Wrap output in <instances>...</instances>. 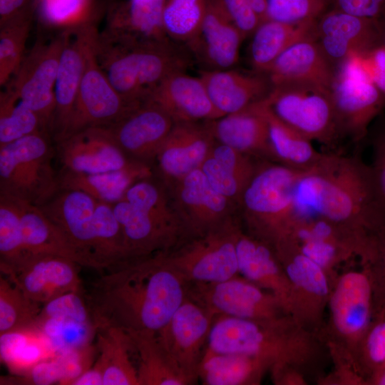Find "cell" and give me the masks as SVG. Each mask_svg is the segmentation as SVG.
Returning <instances> with one entry per match:
<instances>
[{"instance_id": "cell-60", "label": "cell", "mask_w": 385, "mask_h": 385, "mask_svg": "<svg viewBox=\"0 0 385 385\" xmlns=\"http://www.w3.org/2000/svg\"><path fill=\"white\" fill-rule=\"evenodd\" d=\"M250 6L257 14L261 21L267 20V0H248Z\"/></svg>"}, {"instance_id": "cell-33", "label": "cell", "mask_w": 385, "mask_h": 385, "mask_svg": "<svg viewBox=\"0 0 385 385\" xmlns=\"http://www.w3.org/2000/svg\"><path fill=\"white\" fill-rule=\"evenodd\" d=\"M98 357L96 362L103 376V385H138L137 366L131 354L135 351L130 335L114 327L96 329Z\"/></svg>"}, {"instance_id": "cell-5", "label": "cell", "mask_w": 385, "mask_h": 385, "mask_svg": "<svg viewBox=\"0 0 385 385\" xmlns=\"http://www.w3.org/2000/svg\"><path fill=\"white\" fill-rule=\"evenodd\" d=\"M51 136L38 132L0 147V193L41 206L59 190Z\"/></svg>"}, {"instance_id": "cell-61", "label": "cell", "mask_w": 385, "mask_h": 385, "mask_svg": "<svg viewBox=\"0 0 385 385\" xmlns=\"http://www.w3.org/2000/svg\"><path fill=\"white\" fill-rule=\"evenodd\" d=\"M376 19L379 34V45L385 48V9Z\"/></svg>"}, {"instance_id": "cell-21", "label": "cell", "mask_w": 385, "mask_h": 385, "mask_svg": "<svg viewBox=\"0 0 385 385\" xmlns=\"http://www.w3.org/2000/svg\"><path fill=\"white\" fill-rule=\"evenodd\" d=\"M314 36L336 67L351 53L367 51L379 45L376 19L355 16L332 7L316 21Z\"/></svg>"}, {"instance_id": "cell-14", "label": "cell", "mask_w": 385, "mask_h": 385, "mask_svg": "<svg viewBox=\"0 0 385 385\" xmlns=\"http://www.w3.org/2000/svg\"><path fill=\"white\" fill-rule=\"evenodd\" d=\"M168 184L185 232L193 237L232 220L234 203L211 186L200 168Z\"/></svg>"}, {"instance_id": "cell-40", "label": "cell", "mask_w": 385, "mask_h": 385, "mask_svg": "<svg viewBox=\"0 0 385 385\" xmlns=\"http://www.w3.org/2000/svg\"><path fill=\"white\" fill-rule=\"evenodd\" d=\"M123 199L146 214L175 242L185 232L168 192L151 177L134 183Z\"/></svg>"}, {"instance_id": "cell-4", "label": "cell", "mask_w": 385, "mask_h": 385, "mask_svg": "<svg viewBox=\"0 0 385 385\" xmlns=\"http://www.w3.org/2000/svg\"><path fill=\"white\" fill-rule=\"evenodd\" d=\"M301 173L275 162L257 165L239 202L251 235L272 246L287 235Z\"/></svg>"}, {"instance_id": "cell-9", "label": "cell", "mask_w": 385, "mask_h": 385, "mask_svg": "<svg viewBox=\"0 0 385 385\" xmlns=\"http://www.w3.org/2000/svg\"><path fill=\"white\" fill-rule=\"evenodd\" d=\"M96 42L88 52L73 110L54 142L86 128L108 126L139 104L127 102L111 85L98 61Z\"/></svg>"}, {"instance_id": "cell-62", "label": "cell", "mask_w": 385, "mask_h": 385, "mask_svg": "<svg viewBox=\"0 0 385 385\" xmlns=\"http://www.w3.org/2000/svg\"><path fill=\"white\" fill-rule=\"evenodd\" d=\"M366 382L369 384L385 385V366L368 378Z\"/></svg>"}, {"instance_id": "cell-50", "label": "cell", "mask_w": 385, "mask_h": 385, "mask_svg": "<svg viewBox=\"0 0 385 385\" xmlns=\"http://www.w3.org/2000/svg\"><path fill=\"white\" fill-rule=\"evenodd\" d=\"M49 319H66L93 324L86 299L81 291L63 294L43 304L36 322Z\"/></svg>"}, {"instance_id": "cell-16", "label": "cell", "mask_w": 385, "mask_h": 385, "mask_svg": "<svg viewBox=\"0 0 385 385\" xmlns=\"http://www.w3.org/2000/svg\"><path fill=\"white\" fill-rule=\"evenodd\" d=\"M79 266L63 257L29 253L16 265L0 270L29 298L43 305L63 294L81 291Z\"/></svg>"}, {"instance_id": "cell-52", "label": "cell", "mask_w": 385, "mask_h": 385, "mask_svg": "<svg viewBox=\"0 0 385 385\" xmlns=\"http://www.w3.org/2000/svg\"><path fill=\"white\" fill-rule=\"evenodd\" d=\"M89 0H41L43 20L53 26L66 28L83 22L82 21Z\"/></svg>"}, {"instance_id": "cell-58", "label": "cell", "mask_w": 385, "mask_h": 385, "mask_svg": "<svg viewBox=\"0 0 385 385\" xmlns=\"http://www.w3.org/2000/svg\"><path fill=\"white\" fill-rule=\"evenodd\" d=\"M27 0H0V25L24 13Z\"/></svg>"}, {"instance_id": "cell-47", "label": "cell", "mask_w": 385, "mask_h": 385, "mask_svg": "<svg viewBox=\"0 0 385 385\" xmlns=\"http://www.w3.org/2000/svg\"><path fill=\"white\" fill-rule=\"evenodd\" d=\"M356 356L366 377L365 382L385 366V311L374 314Z\"/></svg>"}, {"instance_id": "cell-29", "label": "cell", "mask_w": 385, "mask_h": 385, "mask_svg": "<svg viewBox=\"0 0 385 385\" xmlns=\"http://www.w3.org/2000/svg\"><path fill=\"white\" fill-rule=\"evenodd\" d=\"M274 248L292 287L290 314H294L301 301L328 300L332 287L325 270L305 256L289 238L279 240Z\"/></svg>"}, {"instance_id": "cell-28", "label": "cell", "mask_w": 385, "mask_h": 385, "mask_svg": "<svg viewBox=\"0 0 385 385\" xmlns=\"http://www.w3.org/2000/svg\"><path fill=\"white\" fill-rule=\"evenodd\" d=\"M207 123L218 143L250 156L272 160L268 125L261 101Z\"/></svg>"}, {"instance_id": "cell-34", "label": "cell", "mask_w": 385, "mask_h": 385, "mask_svg": "<svg viewBox=\"0 0 385 385\" xmlns=\"http://www.w3.org/2000/svg\"><path fill=\"white\" fill-rule=\"evenodd\" d=\"M316 21L291 24L272 19L260 23L252 35L250 61L255 72L265 73L290 46L314 36Z\"/></svg>"}, {"instance_id": "cell-37", "label": "cell", "mask_w": 385, "mask_h": 385, "mask_svg": "<svg viewBox=\"0 0 385 385\" xmlns=\"http://www.w3.org/2000/svg\"><path fill=\"white\" fill-rule=\"evenodd\" d=\"M264 99L261 105L268 125L272 160L302 172L318 165L326 153L318 151L312 141L277 118Z\"/></svg>"}, {"instance_id": "cell-41", "label": "cell", "mask_w": 385, "mask_h": 385, "mask_svg": "<svg viewBox=\"0 0 385 385\" xmlns=\"http://www.w3.org/2000/svg\"><path fill=\"white\" fill-rule=\"evenodd\" d=\"M38 132L49 133L38 115L9 86L1 92L0 147Z\"/></svg>"}, {"instance_id": "cell-2", "label": "cell", "mask_w": 385, "mask_h": 385, "mask_svg": "<svg viewBox=\"0 0 385 385\" xmlns=\"http://www.w3.org/2000/svg\"><path fill=\"white\" fill-rule=\"evenodd\" d=\"M320 217L345 227L372 244L384 230L378 216L369 165L356 156L326 153L302 172L294 191V218Z\"/></svg>"}, {"instance_id": "cell-43", "label": "cell", "mask_w": 385, "mask_h": 385, "mask_svg": "<svg viewBox=\"0 0 385 385\" xmlns=\"http://www.w3.org/2000/svg\"><path fill=\"white\" fill-rule=\"evenodd\" d=\"M207 0H164L163 25L169 38L188 45L197 36Z\"/></svg>"}, {"instance_id": "cell-15", "label": "cell", "mask_w": 385, "mask_h": 385, "mask_svg": "<svg viewBox=\"0 0 385 385\" xmlns=\"http://www.w3.org/2000/svg\"><path fill=\"white\" fill-rule=\"evenodd\" d=\"M215 317L188 295L157 334L178 368L197 381V369Z\"/></svg>"}, {"instance_id": "cell-53", "label": "cell", "mask_w": 385, "mask_h": 385, "mask_svg": "<svg viewBox=\"0 0 385 385\" xmlns=\"http://www.w3.org/2000/svg\"><path fill=\"white\" fill-rule=\"evenodd\" d=\"M97 354L96 346L92 344L60 352L57 355L61 373L60 384L71 385L76 378L93 366Z\"/></svg>"}, {"instance_id": "cell-49", "label": "cell", "mask_w": 385, "mask_h": 385, "mask_svg": "<svg viewBox=\"0 0 385 385\" xmlns=\"http://www.w3.org/2000/svg\"><path fill=\"white\" fill-rule=\"evenodd\" d=\"M294 242L305 256L322 267L327 272L339 261L354 254L351 249L337 238L309 237Z\"/></svg>"}, {"instance_id": "cell-32", "label": "cell", "mask_w": 385, "mask_h": 385, "mask_svg": "<svg viewBox=\"0 0 385 385\" xmlns=\"http://www.w3.org/2000/svg\"><path fill=\"white\" fill-rule=\"evenodd\" d=\"M16 200L20 211L24 243L29 253L57 255L88 268L85 258L38 206Z\"/></svg>"}, {"instance_id": "cell-48", "label": "cell", "mask_w": 385, "mask_h": 385, "mask_svg": "<svg viewBox=\"0 0 385 385\" xmlns=\"http://www.w3.org/2000/svg\"><path fill=\"white\" fill-rule=\"evenodd\" d=\"M332 0H267V19L297 24L316 21Z\"/></svg>"}, {"instance_id": "cell-26", "label": "cell", "mask_w": 385, "mask_h": 385, "mask_svg": "<svg viewBox=\"0 0 385 385\" xmlns=\"http://www.w3.org/2000/svg\"><path fill=\"white\" fill-rule=\"evenodd\" d=\"M212 103L223 116L244 110L265 98L272 83L265 73L232 68L203 70L200 76Z\"/></svg>"}, {"instance_id": "cell-59", "label": "cell", "mask_w": 385, "mask_h": 385, "mask_svg": "<svg viewBox=\"0 0 385 385\" xmlns=\"http://www.w3.org/2000/svg\"><path fill=\"white\" fill-rule=\"evenodd\" d=\"M71 385H103V373L96 361L92 366L76 378Z\"/></svg>"}, {"instance_id": "cell-31", "label": "cell", "mask_w": 385, "mask_h": 385, "mask_svg": "<svg viewBox=\"0 0 385 385\" xmlns=\"http://www.w3.org/2000/svg\"><path fill=\"white\" fill-rule=\"evenodd\" d=\"M275 363L267 358L218 353L206 347L197 377L205 385L258 384L264 373Z\"/></svg>"}, {"instance_id": "cell-24", "label": "cell", "mask_w": 385, "mask_h": 385, "mask_svg": "<svg viewBox=\"0 0 385 385\" xmlns=\"http://www.w3.org/2000/svg\"><path fill=\"white\" fill-rule=\"evenodd\" d=\"M236 252L239 274L273 294L290 314L292 287L274 247L238 227Z\"/></svg>"}, {"instance_id": "cell-44", "label": "cell", "mask_w": 385, "mask_h": 385, "mask_svg": "<svg viewBox=\"0 0 385 385\" xmlns=\"http://www.w3.org/2000/svg\"><path fill=\"white\" fill-rule=\"evenodd\" d=\"M29 254L24 243L18 201L0 193V268L13 267Z\"/></svg>"}, {"instance_id": "cell-22", "label": "cell", "mask_w": 385, "mask_h": 385, "mask_svg": "<svg viewBox=\"0 0 385 385\" xmlns=\"http://www.w3.org/2000/svg\"><path fill=\"white\" fill-rule=\"evenodd\" d=\"M244 39L223 0H207L200 30L187 46L204 70H225L232 68L238 61Z\"/></svg>"}, {"instance_id": "cell-38", "label": "cell", "mask_w": 385, "mask_h": 385, "mask_svg": "<svg viewBox=\"0 0 385 385\" xmlns=\"http://www.w3.org/2000/svg\"><path fill=\"white\" fill-rule=\"evenodd\" d=\"M138 355V385H189L195 384L175 364L157 334L128 333Z\"/></svg>"}, {"instance_id": "cell-56", "label": "cell", "mask_w": 385, "mask_h": 385, "mask_svg": "<svg viewBox=\"0 0 385 385\" xmlns=\"http://www.w3.org/2000/svg\"><path fill=\"white\" fill-rule=\"evenodd\" d=\"M223 2L244 38L252 36L262 21L248 0H223Z\"/></svg>"}, {"instance_id": "cell-19", "label": "cell", "mask_w": 385, "mask_h": 385, "mask_svg": "<svg viewBox=\"0 0 385 385\" xmlns=\"http://www.w3.org/2000/svg\"><path fill=\"white\" fill-rule=\"evenodd\" d=\"M97 202L83 191L61 189L38 207L85 258L88 268L99 272L95 220Z\"/></svg>"}, {"instance_id": "cell-13", "label": "cell", "mask_w": 385, "mask_h": 385, "mask_svg": "<svg viewBox=\"0 0 385 385\" xmlns=\"http://www.w3.org/2000/svg\"><path fill=\"white\" fill-rule=\"evenodd\" d=\"M330 322L343 342L354 345L355 354L374 314V289L368 266L341 275L328 299Z\"/></svg>"}, {"instance_id": "cell-20", "label": "cell", "mask_w": 385, "mask_h": 385, "mask_svg": "<svg viewBox=\"0 0 385 385\" xmlns=\"http://www.w3.org/2000/svg\"><path fill=\"white\" fill-rule=\"evenodd\" d=\"M56 143L61 170L78 173H98L120 170L130 160L104 127L81 130Z\"/></svg>"}, {"instance_id": "cell-35", "label": "cell", "mask_w": 385, "mask_h": 385, "mask_svg": "<svg viewBox=\"0 0 385 385\" xmlns=\"http://www.w3.org/2000/svg\"><path fill=\"white\" fill-rule=\"evenodd\" d=\"M125 237L128 260L168 252L176 242L146 214L123 199L111 204Z\"/></svg>"}, {"instance_id": "cell-25", "label": "cell", "mask_w": 385, "mask_h": 385, "mask_svg": "<svg viewBox=\"0 0 385 385\" xmlns=\"http://www.w3.org/2000/svg\"><path fill=\"white\" fill-rule=\"evenodd\" d=\"M150 100L175 123L215 120L222 115L211 102L200 77L178 71L164 78L150 93Z\"/></svg>"}, {"instance_id": "cell-11", "label": "cell", "mask_w": 385, "mask_h": 385, "mask_svg": "<svg viewBox=\"0 0 385 385\" xmlns=\"http://www.w3.org/2000/svg\"><path fill=\"white\" fill-rule=\"evenodd\" d=\"M339 130L354 142L366 137L385 106V96L359 70L342 62L331 88Z\"/></svg>"}, {"instance_id": "cell-51", "label": "cell", "mask_w": 385, "mask_h": 385, "mask_svg": "<svg viewBox=\"0 0 385 385\" xmlns=\"http://www.w3.org/2000/svg\"><path fill=\"white\" fill-rule=\"evenodd\" d=\"M373 159L370 166L376 212L385 228V120L375 127L371 138Z\"/></svg>"}, {"instance_id": "cell-54", "label": "cell", "mask_w": 385, "mask_h": 385, "mask_svg": "<svg viewBox=\"0 0 385 385\" xmlns=\"http://www.w3.org/2000/svg\"><path fill=\"white\" fill-rule=\"evenodd\" d=\"M344 61L363 73L385 96V48L381 45L364 52L352 53Z\"/></svg>"}, {"instance_id": "cell-7", "label": "cell", "mask_w": 385, "mask_h": 385, "mask_svg": "<svg viewBox=\"0 0 385 385\" xmlns=\"http://www.w3.org/2000/svg\"><path fill=\"white\" fill-rule=\"evenodd\" d=\"M289 325L287 317L256 320L217 316L206 347L218 353L243 354L270 359L276 363H289L293 348Z\"/></svg>"}, {"instance_id": "cell-23", "label": "cell", "mask_w": 385, "mask_h": 385, "mask_svg": "<svg viewBox=\"0 0 385 385\" xmlns=\"http://www.w3.org/2000/svg\"><path fill=\"white\" fill-rule=\"evenodd\" d=\"M215 142L207 121L175 123L155 158L167 183L200 168Z\"/></svg>"}, {"instance_id": "cell-3", "label": "cell", "mask_w": 385, "mask_h": 385, "mask_svg": "<svg viewBox=\"0 0 385 385\" xmlns=\"http://www.w3.org/2000/svg\"><path fill=\"white\" fill-rule=\"evenodd\" d=\"M96 56L116 91L128 103H140L167 76L185 71L186 53L170 38L130 41L98 33Z\"/></svg>"}, {"instance_id": "cell-12", "label": "cell", "mask_w": 385, "mask_h": 385, "mask_svg": "<svg viewBox=\"0 0 385 385\" xmlns=\"http://www.w3.org/2000/svg\"><path fill=\"white\" fill-rule=\"evenodd\" d=\"M63 44V31L49 41L36 42L24 56L9 84L38 115L50 134L55 111L54 87Z\"/></svg>"}, {"instance_id": "cell-46", "label": "cell", "mask_w": 385, "mask_h": 385, "mask_svg": "<svg viewBox=\"0 0 385 385\" xmlns=\"http://www.w3.org/2000/svg\"><path fill=\"white\" fill-rule=\"evenodd\" d=\"M60 353L92 344L96 337L93 324H83L71 319H49L36 322Z\"/></svg>"}, {"instance_id": "cell-6", "label": "cell", "mask_w": 385, "mask_h": 385, "mask_svg": "<svg viewBox=\"0 0 385 385\" xmlns=\"http://www.w3.org/2000/svg\"><path fill=\"white\" fill-rule=\"evenodd\" d=\"M264 101L277 118L311 141L330 146L342 138L331 89L287 82L272 86Z\"/></svg>"}, {"instance_id": "cell-1", "label": "cell", "mask_w": 385, "mask_h": 385, "mask_svg": "<svg viewBox=\"0 0 385 385\" xmlns=\"http://www.w3.org/2000/svg\"><path fill=\"white\" fill-rule=\"evenodd\" d=\"M164 252L127 260L100 273L86 298L96 329L158 334L164 328L188 291Z\"/></svg>"}, {"instance_id": "cell-10", "label": "cell", "mask_w": 385, "mask_h": 385, "mask_svg": "<svg viewBox=\"0 0 385 385\" xmlns=\"http://www.w3.org/2000/svg\"><path fill=\"white\" fill-rule=\"evenodd\" d=\"M188 293L214 317L270 320L289 314L273 294L240 274L219 282L188 284Z\"/></svg>"}, {"instance_id": "cell-42", "label": "cell", "mask_w": 385, "mask_h": 385, "mask_svg": "<svg viewBox=\"0 0 385 385\" xmlns=\"http://www.w3.org/2000/svg\"><path fill=\"white\" fill-rule=\"evenodd\" d=\"M42 306L1 273L0 334L35 325Z\"/></svg>"}, {"instance_id": "cell-57", "label": "cell", "mask_w": 385, "mask_h": 385, "mask_svg": "<svg viewBox=\"0 0 385 385\" xmlns=\"http://www.w3.org/2000/svg\"><path fill=\"white\" fill-rule=\"evenodd\" d=\"M332 7L355 16L376 19L385 9V0H332Z\"/></svg>"}, {"instance_id": "cell-30", "label": "cell", "mask_w": 385, "mask_h": 385, "mask_svg": "<svg viewBox=\"0 0 385 385\" xmlns=\"http://www.w3.org/2000/svg\"><path fill=\"white\" fill-rule=\"evenodd\" d=\"M151 176V165L135 162L125 168L98 173H78L61 170L58 180L59 190H81L98 201L113 204L123 199L126 191L134 183Z\"/></svg>"}, {"instance_id": "cell-17", "label": "cell", "mask_w": 385, "mask_h": 385, "mask_svg": "<svg viewBox=\"0 0 385 385\" xmlns=\"http://www.w3.org/2000/svg\"><path fill=\"white\" fill-rule=\"evenodd\" d=\"M63 44L54 87L55 111L51 135L54 140L63 130L73 110L91 48L98 32L82 22L63 31Z\"/></svg>"}, {"instance_id": "cell-39", "label": "cell", "mask_w": 385, "mask_h": 385, "mask_svg": "<svg viewBox=\"0 0 385 385\" xmlns=\"http://www.w3.org/2000/svg\"><path fill=\"white\" fill-rule=\"evenodd\" d=\"M164 0H130L126 11L112 21L104 33L130 41L169 38L163 25Z\"/></svg>"}, {"instance_id": "cell-27", "label": "cell", "mask_w": 385, "mask_h": 385, "mask_svg": "<svg viewBox=\"0 0 385 385\" xmlns=\"http://www.w3.org/2000/svg\"><path fill=\"white\" fill-rule=\"evenodd\" d=\"M336 73L337 67L324 55L314 35L287 48L266 75L272 86L302 82L331 89Z\"/></svg>"}, {"instance_id": "cell-45", "label": "cell", "mask_w": 385, "mask_h": 385, "mask_svg": "<svg viewBox=\"0 0 385 385\" xmlns=\"http://www.w3.org/2000/svg\"><path fill=\"white\" fill-rule=\"evenodd\" d=\"M31 19L26 13L1 25L0 85L7 84L18 70L25 54Z\"/></svg>"}, {"instance_id": "cell-8", "label": "cell", "mask_w": 385, "mask_h": 385, "mask_svg": "<svg viewBox=\"0 0 385 385\" xmlns=\"http://www.w3.org/2000/svg\"><path fill=\"white\" fill-rule=\"evenodd\" d=\"M238 226L232 220L192 238L175 251L165 252L168 263L188 283H215L239 275L236 252Z\"/></svg>"}, {"instance_id": "cell-55", "label": "cell", "mask_w": 385, "mask_h": 385, "mask_svg": "<svg viewBox=\"0 0 385 385\" xmlns=\"http://www.w3.org/2000/svg\"><path fill=\"white\" fill-rule=\"evenodd\" d=\"M366 265L374 284V312L385 311V230L378 236L372 259Z\"/></svg>"}, {"instance_id": "cell-18", "label": "cell", "mask_w": 385, "mask_h": 385, "mask_svg": "<svg viewBox=\"0 0 385 385\" xmlns=\"http://www.w3.org/2000/svg\"><path fill=\"white\" fill-rule=\"evenodd\" d=\"M174 124L163 108L145 100L104 128L130 160L150 165Z\"/></svg>"}, {"instance_id": "cell-36", "label": "cell", "mask_w": 385, "mask_h": 385, "mask_svg": "<svg viewBox=\"0 0 385 385\" xmlns=\"http://www.w3.org/2000/svg\"><path fill=\"white\" fill-rule=\"evenodd\" d=\"M59 352L36 325L0 334V358L12 375H22Z\"/></svg>"}]
</instances>
